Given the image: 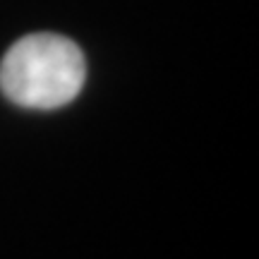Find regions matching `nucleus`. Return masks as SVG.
I'll return each mask as SVG.
<instances>
[{
	"instance_id": "nucleus-1",
	"label": "nucleus",
	"mask_w": 259,
	"mask_h": 259,
	"mask_svg": "<svg viewBox=\"0 0 259 259\" xmlns=\"http://www.w3.org/2000/svg\"><path fill=\"white\" fill-rule=\"evenodd\" d=\"M87 79L79 46L58 34H29L12 44L0 63V89L12 103L36 111L77 99Z\"/></svg>"
}]
</instances>
